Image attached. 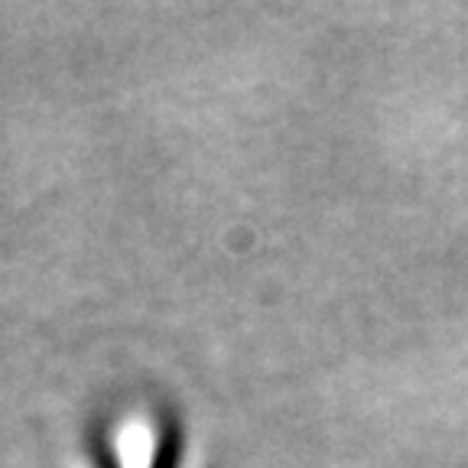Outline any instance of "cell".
I'll return each mask as SVG.
<instances>
[{
    "label": "cell",
    "mask_w": 468,
    "mask_h": 468,
    "mask_svg": "<svg viewBox=\"0 0 468 468\" xmlns=\"http://www.w3.org/2000/svg\"><path fill=\"white\" fill-rule=\"evenodd\" d=\"M183 459H186L183 426H179V420L163 417L160 430H156V439H154V452H150V465L146 468H183ZM95 465L98 468H121L108 436L95 439Z\"/></svg>",
    "instance_id": "6da1fadb"
}]
</instances>
